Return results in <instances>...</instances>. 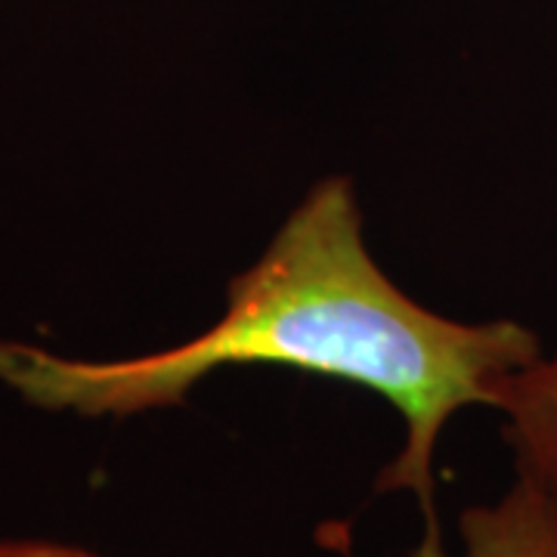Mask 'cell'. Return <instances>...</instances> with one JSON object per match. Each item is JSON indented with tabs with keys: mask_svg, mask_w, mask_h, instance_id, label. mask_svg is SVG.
<instances>
[{
	"mask_svg": "<svg viewBox=\"0 0 557 557\" xmlns=\"http://www.w3.org/2000/svg\"><path fill=\"white\" fill-rule=\"evenodd\" d=\"M539 357V338L515 319L458 322L409 298L366 248L354 183L329 177L233 278L223 317L201 335L121 359L0 341V387L44 412L127 418L180 406L230 366H285L359 384L406 424L379 493H412L421 508L416 557H449L434 505L440 434L468 406L493 409L498 384Z\"/></svg>",
	"mask_w": 557,
	"mask_h": 557,
	"instance_id": "cell-1",
	"label": "cell"
},
{
	"mask_svg": "<svg viewBox=\"0 0 557 557\" xmlns=\"http://www.w3.org/2000/svg\"><path fill=\"white\" fill-rule=\"evenodd\" d=\"M461 557H557V493L527 474L458 518Z\"/></svg>",
	"mask_w": 557,
	"mask_h": 557,
	"instance_id": "cell-2",
	"label": "cell"
},
{
	"mask_svg": "<svg viewBox=\"0 0 557 557\" xmlns=\"http://www.w3.org/2000/svg\"><path fill=\"white\" fill-rule=\"evenodd\" d=\"M493 409L505 421L518 474L557 493V350L502 381Z\"/></svg>",
	"mask_w": 557,
	"mask_h": 557,
	"instance_id": "cell-3",
	"label": "cell"
},
{
	"mask_svg": "<svg viewBox=\"0 0 557 557\" xmlns=\"http://www.w3.org/2000/svg\"><path fill=\"white\" fill-rule=\"evenodd\" d=\"M0 557H102L90 548L53 539H0Z\"/></svg>",
	"mask_w": 557,
	"mask_h": 557,
	"instance_id": "cell-4",
	"label": "cell"
}]
</instances>
